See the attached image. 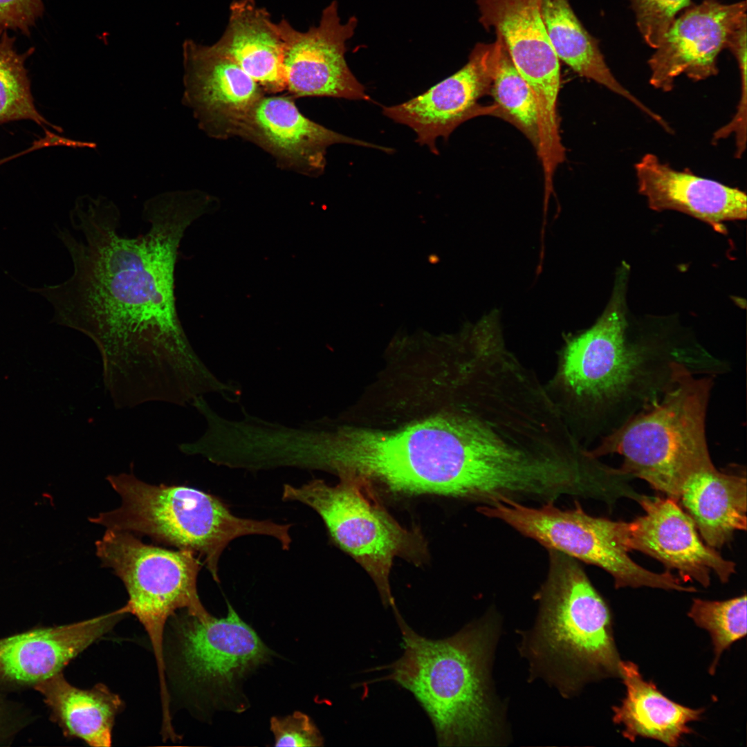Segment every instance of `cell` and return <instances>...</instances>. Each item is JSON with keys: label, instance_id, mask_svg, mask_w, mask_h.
Listing matches in <instances>:
<instances>
[{"label": "cell", "instance_id": "cell-8", "mask_svg": "<svg viewBox=\"0 0 747 747\" xmlns=\"http://www.w3.org/2000/svg\"><path fill=\"white\" fill-rule=\"evenodd\" d=\"M339 478L335 486L322 479L299 486L285 484L282 500L313 509L333 542L371 578L384 606L394 608L389 584L394 560L399 557L420 564L427 555L426 542L418 530L407 529L393 517L367 479L350 474Z\"/></svg>", "mask_w": 747, "mask_h": 747}, {"label": "cell", "instance_id": "cell-9", "mask_svg": "<svg viewBox=\"0 0 747 747\" xmlns=\"http://www.w3.org/2000/svg\"><path fill=\"white\" fill-rule=\"evenodd\" d=\"M101 564L111 569L123 582L129 600L124 606L144 627L151 640L160 681V697H168L164 657L167 620L178 609L205 618L196 582L200 558L192 551L166 549L147 544L130 532L106 529L95 542Z\"/></svg>", "mask_w": 747, "mask_h": 747}, {"label": "cell", "instance_id": "cell-19", "mask_svg": "<svg viewBox=\"0 0 747 747\" xmlns=\"http://www.w3.org/2000/svg\"><path fill=\"white\" fill-rule=\"evenodd\" d=\"M634 169L638 192L654 210L684 212L721 233L726 232L724 222L746 218V194L737 187L676 169L650 153Z\"/></svg>", "mask_w": 747, "mask_h": 747}, {"label": "cell", "instance_id": "cell-15", "mask_svg": "<svg viewBox=\"0 0 747 747\" xmlns=\"http://www.w3.org/2000/svg\"><path fill=\"white\" fill-rule=\"evenodd\" d=\"M183 55L182 103L192 111L199 127L216 139L239 136L264 91L213 44L187 39Z\"/></svg>", "mask_w": 747, "mask_h": 747}, {"label": "cell", "instance_id": "cell-14", "mask_svg": "<svg viewBox=\"0 0 747 747\" xmlns=\"http://www.w3.org/2000/svg\"><path fill=\"white\" fill-rule=\"evenodd\" d=\"M499 46L497 37L492 43L476 44L460 70L412 99L383 107V114L412 128L416 141L438 154L436 138L448 139L458 126L474 117L494 116L493 105L483 107L478 101L490 92Z\"/></svg>", "mask_w": 747, "mask_h": 747}, {"label": "cell", "instance_id": "cell-17", "mask_svg": "<svg viewBox=\"0 0 747 747\" xmlns=\"http://www.w3.org/2000/svg\"><path fill=\"white\" fill-rule=\"evenodd\" d=\"M239 137L270 154L282 169L317 177L324 170L327 148L351 144L388 152L391 149L353 138L306 117L290 95H264L243 124Z\"/></svg>", "mask_w": 747, "mask_h": 747}, {"label": "cell", "instance_id": "cell-7", "mask_svg": "<svg viewBox=\"0 0 747 747\" xmlns=\"http://www.w3.org/2000/svg\"><path fill=\"white\" fill-rule=\"evenodd\" d=\"M713 378L683 373L658 400L602 436L591 454L622 456V473L678 501L684 481L712 463L706 419Z\"/></svg>", "mask_w": 747, "mask_h": 747}, {"label": "cell", "instance_id": "cell-2", "mask_svg": "<svg viewBox=\"0 0 747 747\" xmlns=\"http://www.w3.org/2000/svg\"><path fill=\"white\" fill-rule=\"evenodd\" d=\"M465 406L389 432L347 428L324 436L318 469L356 475L394 495H436L481 502L510 448L497 403L469 394Z\"/></svg>", "mask_w": 747, "mask_h": 747}, {"label": "cell", "instance_id": "cell-24", "mask_svg": "<svg viewBox=\"0 0 747 747\" xmlns=\"http://www.w3.org/2000/svg\"><path fill=\"white\" fill-rule=\"evenodd\" d=\"M35 688L44 696L66 735L79 738L91 746H111L113 726L123 702L105 685L80 689L59 672L35 683Z\"/></svg>", "mask_w": 747, "mask_h": 747}, {"label": "cell", "instance_id": "cell-16", "mask_svg": "<svg viewBox=\"0 0 747 747\" xmlns=\"http://www.w3.org/2000/svg\"><path fill=\"white\" fill-rule=\"evenodd\" d=\"M685 9L648 60L649 84L663 92L671 91L681 75L695 82L716 75L719 53L746 19V1L727 4L703 0Z\"/></svg>", "mask_w": 747, "mask_h": 747}, {"label": "cell", "instance_id": "cell-13", "mask_svg": "<svg viewBox=\"0 0 747 747\" xmlns=\"http://www.w3.org/2000/svg\"><path fill=\"white\" fill-rule=\"evenodd\" d=\"M227 616L199 618L186 613L176 623L177 663L194 689L226 690L259 664L270 650L228 603Z\"/></svg>", "mask_w": 747, "mask_h": 747}, {"label": "cell", "instance_id": "cell-12", "mask_svg": "<svg viewBox=\"0 0 747 747\" xmlns=\"http://www.w3.org/2000/svg\"><path fill=\"white\" fill-rule=\"evenodd\" d=\"M644 515L630 522L618 521L619 540L627 551H637L677 571L681 581L710 584L712 573L722 583L735 573V563L704 542L691 517L670 497L643 495L638 502Z\"/></svg>", "mask_w": 747, "mask_h": 747}, {"label": "cell", "instance_id": "cell-18", "mask_svg": "<svg viewBox=\"0 0 747 747\" xmlns=\"http://www.w3.org/2000/svg\"><path fill=\"white\" fill-rule=\"evenodd\" d=\"M479 21L493 30L527 83L539 111L555 109L560 88V60L542 19L538 0H476Z\"/></svg>", "mask_w": 747, "mask_h": 747}, {"label": "cell", "instance_id": "cell-5", "mask_svg": "<svg viewBox=\"0 0 747 747\" xmlns=\"http://www.w3.org/2000/svg\"><path fill=\"white\" fill-rule=\"evenodd\" d=\"M548 551L537 620L522 649L533 672L569 696L589 681L619 676L620 660L606 602L577 560Z\"/></svg>", "mask_w": 747, "mask_h": 747}, {"label": "cell", "instance_id": "cell-23", "mask_svg": "<svg viewBox=\"0 0 747 747\" xmlns=\"http://www.w3.org/2000/svg\"><path fill=\"white\" fill-rule=\"evenodd\" d=\"M619 676L626 696L620 706L613 708V721L624 727L622 736L632 742L641 737L677 746L681 737L692 731L688 723L699 720L704 711L669 699L652 681H646L631 661H620Z\"/></svg>", "mask_w": 747, "mask_h": 747}, {"label": "cell", "instance_id": "cell-30", "mask_svg": "<svg viewBox=\"0 0 747 747\" xmlns=\"http://www.w3.org/2000/svg\"><path fill=\"white\" fill-rule=\"evenodd\" d=\"M275 746H320L323 738L311 718L301 712L270 719Z\"/></svg>", "mask_w": 747, "mask_h": 747}, {"label": "cell", "instance_id": "cell-27", "mask_svg": "<svg viewBox=\"0 0 747 747\" xmlns=\"http://www.w3.org/2000/svg\"><path fill=\"white\" fill-rule=\"evenodd\" d=\"M16 37L8 31L0 33V124L9 122L30 120L37 124L48 125L62 131L60 127L48 122L35 107L30 90L26 59L35 48L30 47L23 53L17 51Z\"/></svg>", "mask_w": 747, "mask_h": 747}, {"label": "cell", "instance_id": "cell-31", "mask_svg": "<svg viewBox=\"0 0 747 747\" xmlns=\"http://www.w3.org/2000/svg\"><path fill=\"white\" fill-rule=\"evenodd\" d=\"M44 10L43 0H0V33L10 30L30 37Z\"/></svg>", "mask_w": 747, "mask_h": 747}, {"label": "cell", "instance_id": "cell-6", "mask_svg": "<svg viewBox=\"0 0 747 747\" xmlns=\"http://www.w3.org/2000/svg\"><path fill=\"white\" fill-rule=\"evenodd\" d=\"M107 480L120 496V504L89 517V522L192 551L203 559L217 582L219 559L232 540L249 535H268L286 550L292 542L290 525L237 517L219 498L200 490L152 485L132 473L111 474Z\"/></svg>", "mask_w": 747, "mask_h": 747}, {"label": "cell", "instance_id": "cell-1", "mask_svg": "<svg viewBox=\"0 0 747 747\" xmlns=\"http://www.w3.org/2000/svg\"><path fill=\"white\" fill-rule=\"evenodd\" d=\"M212 202L196 190L157 194L143 205L147 232L128 237L119 234L113 201L86 194L70 215L78 237L58 231L73 273L39 291L53 304L57 322L96 345L104 387L117 408L152 401L184 406L210 378L179 319L174 282L185 232Z\"/></svg>", "mask_w": 747, "mask_h": 747}, {"label": "cell", "instance_id": "cell-22", "mask_svg": "<svg viewBox=\"0 0 747 747\" xmlns=\"http://www.w3.org/2000/svg\"><path fill=\"white\" fill-rule=\"evenodd\" d=\"M678 502L713 548H721L736 531L746 530V475L719 471L712 463L684 481Z\"/></svg>", "mask_w": 747, "mask_h": 747}, {"label": "cell", "instance_id": "cell-25", "mask_svg": "<svg viewBox=\"0 0 747 747\" xmlns=\"http://www.w3.org/2000/svg\"><path fill=\"white\" fill-rule=\"evenodd\" d=\"M538 1L546 33L559 60L580 76L591 80L627 100L652 120L658 118L657 113L634 95L613 75L597 39L579 21L569 0Z\"/></svg>", "mask_w": 747, "mask_h": 747}, {"label": "cell", "instance_id": "cell-10", "mask_svg": "<svg viewBox=\"0 0 747 747\" xmlns=\"http://www.w3.org/2000/svg\"><path fill=\"white\" fill-rule=\"evenodd\" d=\"M573 508L563 510L553 501L535 508L506 499L481 506L488 517L503 521L548 550H555L575 560L597 566L614 579L616 589L647 587L694 592L670 571L656 573L640 566L629 556L620 542L618 521L592 516L575 500Z\"/></svg>", "mask_w": 747, "mask_h": 747}, {"label": "cell", "instance_id": "cell-20", "mask_svg": "<svg viewBox=\"0 0 747 747\" xmlns=\"http://www.w3.org/2000/svg\"><path fill=\"white\" fill-rule=\"evenodd\" d=\"M126 614L122 607L78 622L0 639V674L21 683L44 681L61 672L71 660L107 634Z\"/></svg>", "mask_w": 747, "mask_h": 747}, {"label": "cell", "instance_id": "cell-29", "mask_svg": "<svg viewBox=\"0 0 747 747\" xmlns=\"http://www.w3.org/2000/svg\"><path fill=\"white\" fill-rule=\"evenodd\" d=\"M638 30L646 44L656 48L677 14L690 0H629Z\"/></svg>", "mask_w": 747, "mask_h": 747}, {"label": "cell", "instance_id": "cell-21", "mask_svg": "<svg viewBox=\"0 0 747 747\" xmlns=\"http://www.w3.org/2000/svg\"><path fill=\"white\" fill-rule=\"evenodd\" d=\"M214 46L234 62L265 93L286 90L283 42L277 24L255 0H234L227 26Z\"/></svg>", "mask_w": 747, "mask_h": 747}, {"label": "cell", "instance_id": "cell-4", "mask_svg": "<svg viewBox=\"0 0 747 747\" xmlns=\"http://www.w3.org/2000/svg\"><path fill=\"white\" fill-rule=\"evenodd\" d=\"M402 656L383 680L410 692L429 717L441 746H492L502 741L503 719L490 681L497 625L484 619L443 639L417 634L393 609Z\"/></svg>", "mask_w": 747, "mask_h": 747}, {"label": "cell", "instance_id": "cell-26", "mask_svg": "<svg viewBox=\"0 0 747 747\" xmlns=\"http://www.w3.org/2000/svg\"><path fill=\"white\" fill-rule=\"evenodd\" d=\"M489 93L494 100V116L508 121L520 130L537 151L540 129L537 102L501 39Z\"/></svg>", "mask_w": 747, "mask_h": 747}, {"label": "cell", "instance_id": "cell-11", "mask_svg": "<svg viewBox=\"0 0 747 747\" xmlns=\"http://www.w3.org/2000/svg\"><path fill=\"white\" fill-rule=\"evenodd\" d=\"M358 20L342 22L336 1L324 8L317 26L303 32L283 18L277 23L283 42L286 90L292 98L333 97L369 100L346 59V43Z\"/></svg>", "mask_w": 747, "mask_h": 747}, {"label": "cell", "instance_id": "cell-28", "mask_svg": "<svg viewBox=\"0 0 747 747\" xmlns=\"http://www.w3.org/2000/svg\"><path fill=\"white\" fill-rule=\"evenodd\" d=\"M688 616L710 634L714 658L710 673H714L722 652L746 635V595L723 601L694 599Z\"/></svg>", "mask_w": 747, "mask_h": 747}, {"label": "cell", "instance_id": "cell-3", "mask_svg": "<svg viewBox=\"0 0 747 747\" xmlns=\"http://www.w3.org/2000/svg\"><path fill=\"white\" fill-rule=\"evenodd\" d=\"M625 275L593 325L564 337L548 392L564 418L602 437L658 400L688 369L701 371L708 356L698 344L631 340L625 312Z\"/></svg>", "mask_w": 747, "mask_h": 747}]
</instances>
